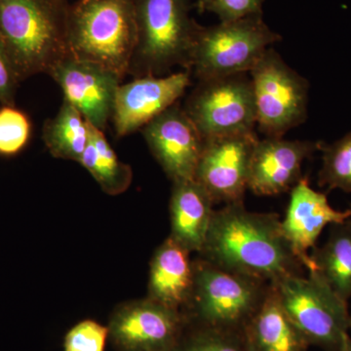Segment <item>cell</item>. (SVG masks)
I'll return each instance as SVG.
<instances>
[{"label": "cell", "instance_id": "cell-1", "mask_svg": "<svg viewBox=\"0 0 351 351\" xmlns=\"http://www.w3.org/2000/svg\"><path fill=\"white\" fill-rule=\"evenodd\" d=\"M201 258L267 283L301 274L302 265L281 230L278 215L255 213L241 202L215 210Z\"/></svg>", "mask_w": 351, "mask_h": 351}, {"label": "cell", "instance_id": "cell-2", "mask_svg": "<svg viewBox=\"0 0 351 351\" xmlns=\"http://www.w3.org/2000/svg\"><path fill=\"white\" fill-rule=\"evenodd\" d=\"M66 0H0V39L21 82L69 56Z\"/></svg>", "mask_w": 351, "mask_h": 351}, {"label": "cell", "instance_id": "cell-3", "mask_svg": "<svg viewBox=\"0 0 351 351\" xmlns=\"http://www.w3.org/2000/svg\"><path fill=\"white\" fill-rule=\"evenodd\" d=\"M137 39L135 0H78L69 6V56L99 64L123 80Z\"/></svg>", "mask_w": 351, "mask_h": 351}, {"label": "cell", "instance_id": "cell-4", "mask_svg": "<svg viewBox=\"0 0 351 351\" xmlns=\"http://www.w3.org/2000/svg\"><path fill=\"white\" fill-rule=\"evenodd\" d=\"M138 39L129 73L160 76L181 66L189 71L198 25L184 0H135Z\"/></svg>", "mask_w": 351, "mask_h": 351}, {"label": "cell", "instance_id": "cell-5", "mask_svg": "<svg viewBox=\"0 0 351 351\" xmlns=\"http://www.w3.org/2000/svg\"><path fill=\"white\" fill-rule=\"evenodd\" d=\"M281 36L270 29L262 15L198 27L189 71L200 80L250 73Z\"/></svg>", "mask_w": 351, "mask_h": 351}, {"label": "cell", "instance_id": "cell-6", "mask_svg": "<svg viewBox=\"0 0 351 351\" xmlns=\"http://www.w3.org/2000/svg\"><path fill=\"white\" fill-rule=\"evenodd\" d=\"M269 284L200 258L188 306L204 327L242 332L261 306Z\"/></svg>", "mask_w": 351, "mask_h": 351}, {"label": "cell", "instance_id": "cell-7", "mask_svg": "<svg viewBox=\"0 0 351 351\" xmlns=\"http://www.w3.org/2000/svg\"><path fill=\"white\" fill-rule=\"evenodd\" d=\"M270 284L286 313L309 345L338 351L341 339L350 330L348 302L314 270L308 271L307 277L293 274Z\"/></svg>", "mask_w": 351, "mask_h": 351}, {"label": "cell", "instance_id": "cell-8", "mask_svg": "<svg viewBox=\"0 0 351 351\" xmlns=\"http://www.w3.org/2000/svg\"><path fill=\"white\" fill-rule=\"evenodd\" d=\"M256 123L267 137H282L306 119L308 83L269 48L250 71Z\"/></svg>", "mask_w": 351, "mask_h": 351}, {"label": "cell", "instance_id": "cell-9", "mask_svg": "<svg viewBox=\"0 0 351 351\" xmlns=\"http://www.w3.org/2000/svg\"><path fill=\"white\" fill-rule=\"evenodd\" d=\"M184 110L204 140L251 133L257 125L253 89L247 73L200 80Z\"/></svg>", "mask_w": 351, "mask_h": 351}, {"label": "cell", "instance_id": "cell-10", "mask_svg": "<svg viewBox=\"0 0 351 351\" xmlns=\"http://www.w3.org/2000/svg\"><path fill=\"white\" fill-rule=\"evenodd\" d=\"M184 324L181 311L147 298L114 311L108 326V338L120 351H174Z\"/></svg>", "mask_w": 351, "mask_h": 351}, {"label": "cell", "instance_id": "cell-11", "mask_svg": "<svg viewBox=\"0 0 351 351\" xmlns=\"http://www.w3.org/2000/svg\"><path fill=\"white\" fill-rule=\"evenodd\" d=\"M258 140L255 132L205 140L195 180L206 189L215 204L243 201Z\"/></svg>", "mask_w": 351, "mask_h": 351}, {"label": "cell", "instance_id": "cell-12", "mask_svg": "<svg viewBox=\"0 0 351 351\" xmlns=\"http://www.w3.org/2000/svg\"><path fill=\"white\" fill-rule=\"evenodd\" d=\"M64 93V100L82 113L88 123L105 131L112 119L122 78L99 64L71 56L55 64L49 73Z\"/></svg>", "mask_w": 351, "mask_h": 351}, {"label": "cell", "instance_id": "cell-13", "mask_svg": "<svg viewBox=\"0 0 351 351\" xmlns=\"http://www.w3.org/2000/svg\"><path fill=\"white\" fill-rule=\"evenodd\" d=\"M191 83V71L167 76L145 75L120 84L115 96L112 122L119 137H125L177 104Z\"/></svg>", "mask_w": 351, "mask_h": 351}, {"label": "cell", "instance_id": "cell-14", "mask_svg": "<svg viewBox=\"0 0 351 351\" xmlns=\"http://www.w3.org/2000/svg\"><path fill=\"white\" fill-rule=\"evenodd\" d=\"M157 162L172 182L195 179L205 140L178 104L142 129Z\"/></svg>", "mask_w": 351, "mask_h": 351}, {"label": "cell", "instance_id": "cell-15", "mask_svg": "<svg viewBox=\"0 0 351 351\" xmlns=\"http://www.w3.org/2000/svg\"><path fill=\"white\" fill-rule=\"evenodd\" d=\"M322 143L290 141L282 137L258 140L252 154L248 189L257 195L286 193L302 180V165L321 149Z\"/></svg>", "mask_w": 351, "mask_h": 351}, {"label": "cell", "instance_id": "cell-16", "mask_svg": "<svg viewBox=\"0 0 351 351\" xmlns=\"http://www.w3.org/2000/svg\"><path fill=\"white\" fill-rule=\"evenodd\" d=\"M350 218L351 209H334L324 193L314 191L306 179H302L291 191L281 230L295 257L309 271L313 269V263L308 251L315 248L323 230Z\"/></svg>", "mask_w": 351, "mask_h": 351}, {"label": "cell", "instance_id": "cell-17", "mask_svg": "<svg viewBox=\"0 0 351 351\" xmlns=\"http://www.w3.org/2000/svg\"><path fill=\"white\" fill-rule=\"evenodd\" d=\"M195 282V262L191 252L168 237L152 258L149 298L181 311L188 306Z\"/></svg>", "mask_w": 351, "mask_h": 351}, {"label": "cell", "instance_id": "cell-18", "mask_svg": "<svg viewBox=\"0 0 351 351\" xmlns=\"http://www.w3.org/2000/svg\"><path fill=\"white\" fill-rule=\"evenodd\" d=\"M214 201L195 179L173 182L171 239L189 252L202 251L213 219Z\"/></svg>", "mask_w": 351, "mask_h": 351}, {"label": "cell", "instance_id": "cell-19", "mask_svg": "<svg viewBox=\"0 0 351 351\" xmlns=\"http://www.w3.org/2000/svg\"><path fill=\"white\" fill-rule=\"evenodd\" d=\"M241 334L247 351H306L311 346L286 313L271 284Z\"/></svg>", "mask_w": 351, "mask_h": 351}, {"label": "cell", "instance_id": "cell-20", "mask_svg": "<svg viewBox=\"0 0 351 351\" xmlns=\"http://www.w3.org/2000/svg\"><path fill=\"white\" fill-rule=\"evenodd\" d=\"M311 257L313 270L348 302L351 298V218L332 225L326 243L314 248Z\"/></svg>", "mask_w": 351, "mask_h": 351}, {"label": "cell", "instance_id": "cell-21", "mask_svg": "<svg viewBox=\"0 0 351 351\" xmlns=\"http://www.w3.org/2000/svg\"><path fill=\"white\" fill-rule=\"evenodd\" d=\"M108 195H119L131 186L133 171L121 162L104 131L89 124V143L80 161Z\"/></svg>", "mask_w": 351, "mask_h": 351}, {"label": "cell", "instance_id": "cell-22", "mask_svg": "<svg viewBox=\"0 0 351 351\" xmlns=\"http://www.w3.org/2000/svg\"><path fill=\"white\" fill-rule=\"evenodd\" d=\"M43 140L55 158L80 163L89 143V123L82 113L64 100L57 114L44 123Z\"/></svg>", "mask_w": 351, "mask_h": 351}, {"label": "cell", "instance_id": "cell-23", "mask_svg": "<svg viewBox=\"0 0 351 351\" xmlns=\"http://www.w3.org/2000/svg\"><path fill=\"white\" fill-rule=\"evenodd\" d=\"M323 164L318 178L320 186L351 193V132L329 145L322 144Z\"/></svg>", "mask_w": 351, "mask_h": 351}, {"label": "cell", "instance_id": "cell-24", "mask_svg": "<svg viewBox=\"0 0 351 351\" xmlns=\"http://www.w3.org/2000/svg\"><path fill=\"white\" fill-rule=\"evenodd\" d=\"M29 115L14 106L0 108V156H14L29 144L32 136Z\"/></svg>", "mask_w": 351, "mask_h": 351}, {"label": "cell", "instance_id": "cell-25", "mask_svg": "<svg viewBox=\"0 0 351 351\" xmlns=\"http://www.w3.org/2000/svg\"><path fill=\"white\" fill-rule=\"evenodd\" d=\"M174 351H247L241 332L201 327L181 339Z\"/></svg>", "mask_w": 351, "mask_h": 351}, {"label": "cell", "instance_id": "cell-26", "mask_svg": "<svg viewBox=\"0 0 351 351\" xmlns=\"http://www.w3.org/2000/svg\"><path fill=\"white\" fill-rule=\"evenodd\" d=\"M108 328L84 320L71 328L64 341V351H105Z\"/></svg>", "mask_w": 351, "mask_h": 351}, {"label": "cell", "instance_id": "cell-27", "mask_svg": "<svg viewBox=\"0 0 351 351\" xmlns=\"http://www.w3.org/2000/svg\"><path fill=\"white\" fill-rule=\"evenodd\" d=\"M265 0H212L205 10L218 16L221 22L244 19L262 15Z\"/></svg>", "mask_w": 351, "mask_h": 351}, {"label": "cell", "instance_id": "cell-28", "mask_svg": "<svg viewBox=\"0 0 351 351\" xmlns=\"http://www.w3.org/2000/svg\"><path fill=\"white\" fill-rule=\"evenodd\" d=\"M19 75L5 46L0 39V104L15 105L16 93L20 83Z\"/></svg>", "mask_w": 351, "mask_h": 351}, {"label": "cell", "instance_id": "cell-29", "mask_svg": "<svg viewBox=\"0 0 351 351\" xmlns=\"http://www.w3.org/2000/svg\"><path fill=\"white\" fill-rule=\"evenodd\" d=\"M338 351H351V338L348 332L341 339Z\"/></svg>", "mask_w": 351, "mask_h": 351}, {"label": "cell", "instance_id": "cell-30", "mask_svg": "<svg viewBox=\"0 0 351 351\" xmlns=\"http://www.w3.org/2000/svg\"><path fill=\"white\" fill-rule=\"evenodd\" d=\"M198 5H199L201 10H205L208 4L212 1V0H197Z\"/></svg>", "mask_w": 351, "mask_h": 351}, {"label": "cell", "instance_id": "cell-31", "mask_svg": "<svg viewBox=\"0 0 351 351\" xmlns=\"http://www.w3.org/2000/svg\"><path fill=\"white\" fill-rule=\"evenodd\" d=\"M350 329L351 330V315H350Z\"/></svg>", "mask_w": 351, "mask_h": 351}, {"label": "cell", "instance_id": "cell-32", "mask_svg": "<svg viewBox=\"0 0 351 351\" xmlns=\"http://www.w3.org/2000/svg\"><path fill=\"white\" fill-rule=\"evenodd\" d=\"M350 209H351V208H350Z\"/></svg>", "mask_w": 351, "mask_h": 351}]
</instances>
